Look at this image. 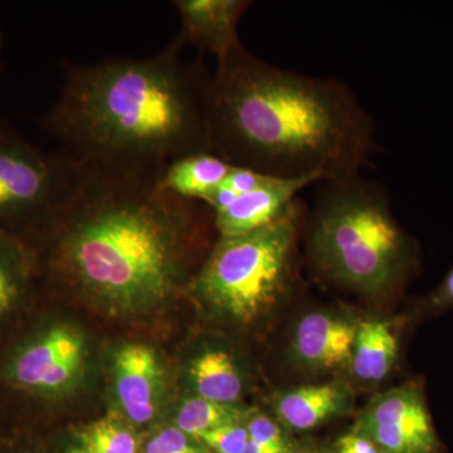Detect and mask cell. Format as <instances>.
<instances>
[{
    "instance_id": "603a6c76",
    "label": "cell",
    "mask_w": 453,
    "mask_h": 453,
    "mask_svg": "<svg viewBox=\"0 0 453 453\" xmlns=\"http://www.w3.org/2000/svg\"><path fill=\"white\" fill-rule=\"evenodd\" d=\"M273 177L261 174V173L255 172V170L234 166L219 186L231 190L235 196H241L266 186L268 181L273 180Z\"/></svg>"
},
{
    "instance_id": "52a82bcc",
    "label": "cell",
    "mask_w": 453,
    "mask_h": 453,
    "mask_svg": "<svg viewBox=\"0 0 453 453\" xmlns=\"http://www.w3.org/2000/svg\"><path fill=\"white\" fill-rule=\"evenodd\" d=\"M80 334L56 323H33L0 351V390L26 403H50L67 393L85 369Z\"/></svg>"
},
{
    "instance_id": "484cf974",
    "label": "cell",
    "mask_w": 453,
    "mask_h": 453,
    "mask_svg": "<svg viewBox=\"0 0 453 453\" xmlns=\"http://www.w3.org/2000/svg\"><path fill=\"white\" fill-rule=\"evenodd\" d=\"M0 453H35L29 447L20 445V443L12 442L3 443L0 445Z\"/></svg>"
},
{
    "instance_id": "ac0fdd59",
    "label": "cell",
    "mask_w": 453,
    "mask_h": 453,
    "mask_svg": "<svg viewBox=\"0 0 453 453\" xmlns=\"http://www.w3.org/2000/svg\"><path fill=\"white\" fill-rule=\"evenodd\" d=\"M253 410L238 404H223L201 396L188 398L179 407L175 427L198 440L205 432L231 423L246 422Z\"/></svg>"
},
{
    "instance_id": "30bf717a",
    "label": "cell",
    "mask_w": 453,
    "mask_h": 453,
    "mask_svg": "<svg viewBox=\"0 0 453 453\" xmlns=\"http://www.w3.org/2000/svg\"><path fill=\"white\" fill-rule=\"evenodd\" d=\"M173 4L180 18L177 37L184 44L210 53L217 65L242 49L238 26L251 0H177Z\"/></svg>"
},
{
    "instance_id": "7402d4cb",
    "label": "cell",
    "mask_w": 453,
    "mask_h": 453,
    "mask_svg": "<svg viewBox=\"0 0 453 453\" xmlns=\"http://www.w3.org/2000/svg\"><path fill=\"white\" fill-rule=\"evenodd\" d=\"M193 440L177 427L165 428L146 443L144 453H205Z\"/></svg>"
},
{
    "instance_id": "9c48e42d",
    "label": "cell",
    "mask_w": 453,
    "mask_h": 453,
    "mask_svg": "<svg viewBox=\"0 0 453 453\" xmlns=\"http://www.w3.org/2000/svg\"><path fill=\"white\" fill-rule=\"evenodd\" d=\"M357 323L326 310L301 316L291 336L292 363L310 372L350 369Z\"/></svg>"
},
{
    "instance_id": "3957f363",
    "label": "cell",
    "mask_w": 453,
    "mask_h": 453,
    "mask_svg": "<svg viewBox=\"0 0 453 453\" xmlns=\"http://www.w3.org/2000/svg\"><path fill=\"white\" fill-rule=\"evenodd\" d=\"M184 46L175 37L146 58L65 62L42 130L77 165L129 174L159 175L179 157L211 153L207 83L184 61Z\"/></svg>"
},
{
    "instance_id": "f546056e",
    "label": "cell",
    "mask_w": 453,
    "mask_h": 453,
    "mask_svg": "<svg viewBox=\"0 0 453 453\" xmlns=\"http://www.w3.org/2000/svg\"><path fill=\"white\" fill-rule=\"evenodd\" d=\"M291 453H319L318 451H311V449H292Z\"/></svg>"
},
{
    "instance_id": "ba28073f",
    "label": "cell",
    "mask_w": 453,
    "mask_h": 453,
    "mask_svg": "<svg viewBox=\"0 0 453 453\" xmlns=\"http://www.w3.org/2000/svg\"><path fill=\"white\" fill-rule=\"evenodd\" d=\"M353 432L372 441L380 453L442 451L425 390L417 381H407L372 396Z\"/></svg>"
},
{
    "instance_id": "cb8c5ba5",
    "label": "cell",
    "mask_w": 453,
    "mask_h": 453,
    "mask_svg": "<svg viewBox=\"0 0 453 453\" xmlns=\"http://www.w3.org/2000/svg\"><path fill=\"white\" fill-rule=\"evenodd\" d=\"M336 453H380L368 438L356 432L345 434L336 443Z\"/></svg>"
},
{
    "instance_id": "4fadbf2b",
    "label": "cell",
    "mask_w": 453,
    "mask_h": 453,
    "mask_svg": "<svg viewBox=\"0 0 453 453\" xmlns=\"http://www.w3.org/2000/svg\"><path fill=\"white\" fill-rule=\"evenodd\" d=\"M353 403L350 386L334 380L282 390L273 402V411L283 427L306 432L345 416L350 412Z\"/></svg>"
},
{
    "instance_id": "44dd1931",
    "label": "cell",
    "mask_w": 453,
    "mask_h": 453,
    "mask_svg": "<svg viewBox=\"0 0 453 453\" xmlns=\"http://www.w3.org/2000/svg\"><path fill=\"white\" fill-rule=\"evenodd\" d=\"M217 453H243L249 443L246 422L231 423L205 432L198 438Z\"/></svg>"
},
{
    "instance_id": "d4e9b609",
    "label": "cell",
    "mask_w": 453,
    "mask_h": 453,
    "mask_svg": "<svg viewBox=\"0 0 453 453\" xmlns=\"http://www.w3.org/2000/svg\"><path fill=\"white\" fill-rule=\"evenodd\" d=\"M429 305L432 308H449L453 306V267L442 283L432 292L428 297Z\"/></svg>"
},
{
    "instance_id": "9a60e30c",
    "label": "cell",
    "mask_w": 453,
    "mask_h": 453,
    "mask_svg": "<svg viewBox=\"0 0 453 453\" xmlns=\"http://www.w3.org/2000/svg\"><path fill=\"white\" fill-rule=\"evenodd\" d=\"M195 395L223 404H237L246 390L242 365L229 349L213 347L199 353L189 365Z\"/></svg>"
},
{
    "instance_id": "8fae6325",
    "label": "cell",
    "mask_w": 453,
    "mask_h": 453,
    "mask_svg": "<svg viewBox=\"0 0 453 453\" xmlns=\"http://www.w3.org/2000/svg\"><path fill=\"white\" fill-rule=\"evenodd\" d=\"M321 183L316 178H273L266 186L238 196L225 211L214 214L219 237L252 234L281 219L299 198L301 190Z\"/></svg>"
},
{
    "instance_id": "6da1fadb",
    "label": "cell",
    "mask_w": 453,
    "mask_h": 453,
    "mask_svg": "<svg viewBox=\"0 0 453 453\" xmlns=\"http://www.w3.org/2000/svg\"><path fill=\"white\" fill-rule=\"evenodd\" d=\"M157 178L77 165L62 202L22 238L35 276L118 311L169 300L205 246L214 214L164 192Z\"/></svg>"
},
{
    "instance_id": "5bb4252c",
    "label": "cell",
    "mask_w": 453,
    "mask_h": 453,
    "mask_svg": "<svg viewBox=\"0 0 453 453\" xmlns=\"http://www.w3.org/2000/svg\"><path fill=\"white\" fill-rule=\"evenodd\" d=\"M35 273L22 238L0 229V336L31 303Z\"/></svg>"
},
{
    "instance_id": "277c9868",
    "label": "cell",
    "mask_w": 453,
    "mask_h": 453,
    "mask_svg": "<svg viewBox=\"0 0 453 453\" xmlns=\"http://www.w3.org/2000/svg\"><path fill=\"white\" fill-rule=\"evenodd\" d=\"M305 229L316 273L360 296H388L418 267L416 243L395 219L386 188L360 174L319 183Z\"/></svg>"
},
{
    "instance_id": "d6986e66",
    "label": "cell",
    "mask_w": 453,
    "mask_h": 453,
    "mask_svg": "<svg viewBox=\"0 0 453 453\" xmlns=\"http://www.w3.org/2000/svg\"><path fill=\"white\" fill-rule=\"evenodd\" d=\"M82 446L94 453H138L135 437L112 419L92 423L81 434Z\"/></svg>"
},
{
    "instance_id": "e0dca14e",
    "label": "cell",
    "mask_w": 453,
    "mask_h": 453,
    "mask_svg": "<svg viewBox=\"0 0 453 453\" xmlns=\"http://www.w3.org/2000/svg\"><path fill=\"white\" fill-rule=\"evenodd\" d=\"M398 351V338L388 321H359L351 354V372L357 380L369 383L386 380L395 368Z\"/></svg>"
},
{
    "instance_id": "f1b7e54d",
    "label": "cell",
    "mask_w": 453,
    "mask_h": 453,
    "mask_svg": "<svg viewBox=\"0 0 453 453\" xmlns=\"http://www.w3.org/2000/svg\"><path fill=\"white\" fill-rule=\"evenodd\" d=\"M65 453H94L92 451H89L88 449H86L85 446L81 447H76V449H70V451Z\"/></svg>"
},
{
    "instance_id": "8992f818",
    "label": "cell",
    "mask_w": 453,
    "mask_h": 453,
    "mask_svg": "<svg viewBox=\"0 0 453 453\" xmlns=\"http://www.w3.org/2000/svg\"><path fill=\"white\" fill-rule=\"evenodd\" d=\"M76 172L61 151L44 153L0 120V229L31 234L67 195Z\"/></svg>"
},
{
    "instance_id": "ffe728a7",
    "label": "cell",
    "mask_w": 453,
    "mask_h": 453,
    "mask_svg": "<svg viewBox=\"0 0 453 453\" xmlns=\"http://www.w3.org/2000/svg\"><path fill=\"white\" fill-rule=\"evenodd\" d=\"M249 438L270 453H291V441L279 421H273L266 414L253 410L246 421Z\"/></svg>"
},
{
    "instance_id": "2e32d148",
    "label": "cell",
    "mask_w": 453,
    "mask_h": 453,
    "mask_svg": "<svg viewBox=\"0 0 453 453\" xmlns=\"http://www.w3.org/2000/svg\"><path fill=\"white\" fill-rule=\"evenodd\" d=\"M232 168L234 165L208 151L190 154L166 165L157 175V183L169 195L203 203Z\"/></svg>"
},
{
    "instance_id": "7a4b0ae2",
    "label": "cell",
    "mask_w": 453,
    "mask_h": 453,
    "mask_svg": "<svg viewBox=\"0 0 453 453\" xmlns=\"http://www.w3.org/2000/svg\"><path fill=\"white\" fill-rule=\"evenodd\" d=\"M204 109L211 153L273 178L353 177L380 150L347 82L276 67L244 47L217 65Z\"/></svg>"
},
{
    "instance_id": "83f0119b",
    "label": "cell",
    "mask_w": 453,
    "mask_h": 453,
    "mask_svg": "<svg viewBox=\"0 0 453 453\" xmlns=\"http://www.w3.org/2000/svg\"><path fill=\"white\" fill-rule=\"evenodd\" d=\"M3 55H4V35H3L2 28H0V73L3 70Z\"/></svg>"
},
{
    "instance_id": "4316f807",
    "label": "cell",
    "mask_w": 453,
    "mask_h": 453,
    "mask_svg": "<svg viewBox=\"0 0 453 453\" xmlns=\"http://www.w3.org/2000/svg\"><path fill=\"white\" fill-rule=\"evenodd\" d=\"M243 453H270L267 451H265L262 447H259L257 443L252 442L251 440L249 438V443H247L246 449H244Z\"/></svg>"
},
{
    "instance_id": "7c38bea8",
    "label": "cell",
    "mask_w": 453,
    "mask_h": 453,
    "mask_svg": "<svg viewBox=\"0 0 453 453\" xmlns=\"http://www.w3.org/2000/svg\"><path fill=\"white\" fill-rule=\"evenodd\" d=\"M115 392L130 421L144 425L159 408L163 369L153 349L142 344L125 345L113 360Z\"/></svg>"
},
{
    "instance_id": "5b68a950",
    "label": "cell",
    "mask_w": 453,
    "mask_h": 453,
    "mask_svg": "<svg viewBox=\"0 0 453 453\" xmlns=\"http://www.w3.org/2000/svg\"><path fill=\"white\" fill-rule=\"evenodd\" d=\"M308 210L300 196L273 225L219 237L190 288L211 311L232 323H255L276 308L297 279V242Z\"/></svg>"
}]
</instances>
